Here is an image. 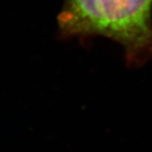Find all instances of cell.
<instances>
[{
	"mask_svg": "<svg viewBox=\"0 0 152 152\" xmlns=\"http://www.w3.org/2000/svg\"><path fill=\"white\" fill-rule=\"evenodd\" d=\"M58 23L63 37L118 43L130 65L152 58V0H64Z\"/></svg>",
	"mask_w": 152,
	"mask_h": 152,
	"instance_id": "cell-1",
	"label": "cell"
}]
</instances>
